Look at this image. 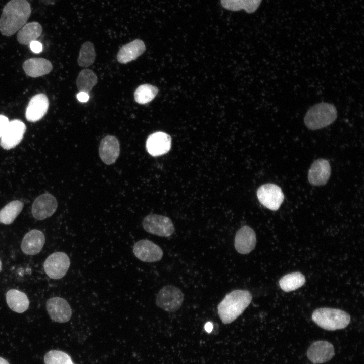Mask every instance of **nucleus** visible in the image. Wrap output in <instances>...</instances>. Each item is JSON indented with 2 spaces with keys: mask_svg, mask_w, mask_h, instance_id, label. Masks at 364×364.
<instances>
[{
  "mask_svg": "<svg viewBox=\"0 0 364 364\" xmlns=\"http://www.w3.org/2000/svg\"><path fill=\"white\" fill-rule=\"evenodd\" d=\"M0 364H9V363L5 359L0 357Z\"/></svg>",
  "mask_w": 364,
  "mask_h": 364,
  "instance_id": "35",
  "label": "nucleus"
},
{
  "mask_svg": "<svg viewBox=\"0 0 364 364\" xmlns=\"http://www.w3.org/2000/svg\"><path fill=\"white\" fill-rule=\"evenodd\" d=\"M145 50L144 42L142 40L135 39L120 49L117 59L119 63L126 64L136 59Z\"/></svg>",
  "mask_w": 364,
  "mask_h": 364,
  "instance_id": "20",
  "label": "nucleus"
},
{
  "mask_svg": "<svg viewBox=\"0 0 364 364\" xmlns=\"http://www.w3.org/2000/svg\"><path fill=\"white\" fill-rule=\"evenodd\" d=\"M331 166L329 161L320 158L313 162L309 169L308 180L312 186L325 185L331 175Z\"/></svg>",
  "mask_w": 364,
  "mask_h": 364,
  "instance_id": "17",
  "label": "nucleus"
},
{
  "mask_svg": "<svg viewBox=\"0 0 364 364\" xmlns=\"http://www.w3.org/2000/svg\"><path fill=\"white\" fill-rule=\"evenodd\" d=\"M97 77L90 69H85L80 72L76 80L77 87L79 92L87 93L91 90L97 83Z\"/></svg>",
  "mask_w": 364,
  "mask_h": 364,
  "instance_id": "27",
  "label": "nucleus"
},
{
  "mask_svg": "<svg viewBox=\"0 0 364 364\" xmlns=\"http://www.w3.org/2000/svg\"><path fill=\"white\" fill-rule=\"evenodd\" d=\"M70 265L68 255L62 252H55L48 257L44 262L46 274L51 278L59 279L67 273Z\"/></svg>",
  "mask_w": 364,
  "mask_h": 364,
  "instance_id": "7",
  "label": "nucleus"
},
{
  "mask_svg": "<svg viewBox=\"0 0 364 364\" xmlns=\"http://www.w3.org/2000/svg\"><path fill=\"white\" fill-rule=\"evenodd\" d=\"M42 32V28L40 24L37 22H29L19 29L17 39L21 44H30L31 42L36 40Z\"/></svg>",
  "mask_w": 364,
  "mask_h": 364,
  "instance_id": "23",
  "label": "nucleus"
},
{
  "mask_svg": "<svg viewBox=\"0 0 364 364\" xmlns=\"http://www.w3.org/2000/svg\"><path fill=\"white\" fill-rule=\"evenodd\" d=\"M26 129V125L20 120L15 119L9 121L1 137V147L6 150L16 147L23 139Z\"/></svg>",
  "mask_w": 364,
  "mask_h": 364,
  "instance_id": "9",
  "label": "nucleus"
},
{
  "mask_svg": "<svg viewBox=\"0 0 364 364\" xmlns=\"http://www.w3.org/2000/svg\"><path fill=\"white\" fill-rule=\"evenodd\" d=\"M1 270H2V262L0 260V272H1Z\"/></svg>",
  "mask_w": 364,
  "mask_h": 364,
  "instance_id": "36",
  "label": "nucleus"
},
{
  "mask_svg": "<svg viewBox=\"0 0 364 364\" xmlns=\"http://www.w3.org/2000/svg\"><path fill=\"white\" fill-rule=\"evenodd\" d=\"M46 308L51 318L58 323H66L72 316V309L68 302L64 298L54 297L49 299Z\"/></svg>",
  "mask_w": 364,
  "mask_h": 364,
  "instance_id": "11",
  "label": "nucleus"
},
{
  "mask_svg": "<svg viewBox=\"0 0 364 364\" xmlns=\"http://www.w3.org/2000/svg\"><path fill=\"white\" fill-rule=\"evenodd\" d=\"M23 207L20 201L15 200L7 204L0 210V223L10 224L19 214Z\"/></svg>",
  "mask_w": 364,
  "mask_h": 364,
  "instance_id": "25",
  "label": "nucleus"
},
{
  "mask_svg": "<svg viewBox=\"0 0 364 364\" xmlns=\"http://www.w3.org/2000/svg\"><path fill=\"white\" fill-rule=\"evenodd\" d=\"M49 102L47 96L38 94L30 100L26 108L25 116L27 121L36 122L46 115L49 108Z\"/></svg>",
  "mask_w": 364,
  "mask_h": 364,
  "instance_id": "18",
  "label": "nucleus"
},
{
  "mask_svg": "<svg viewBox=\"0 0 364 364\" xmlns=\"http://www.w3.org/2000/svg\"><path fill=\"white\" fill-rule=\"evenodd\" d=\"M45 364H74L69 355L65 352L52 350L44 356Z\"/></svg>",
  "mask_w": 364,
  "mask_h": 364,
  "instance_id": "30",
  "label": "nucleus"
},
{
  "mask_svg": "<svg viewBox=\"0 0 364 364\" xmlns=\"http://www.w3.org/2000/svg\"><path fill=\"white\" fill-rule=\"evenodd\" d=\"M95 57L96 53L93 44L86 41L80 48L78 63L81 67H87L93 64Z\"/></svg>",
  "mask_w": 364,
  "mask_h": 364,
  "instance_id": "29",
  "label": "nucleus"
},
{
  "mask_svg": "<svg viewBox=\"0 0 364 364\" xmlns=\"http://www.w3.org/2000/svg\"><path fill=\"white\" fill-rule=\"evenodd\" d=\"M257 196L261 204L271 210H278L284 198L281 188L270 183L261 186L257 191Z\"/></svg>",
  "mask_w": 364,
  "mask_h": 364,
  "instance_id": "8",
  "label": "nucleus"
},
{
  "mask_svg": "<svg viewBox=\"0 0 364 364\" xmlns=\"http://www.w3.org/2000/svg\"><path fill=\"white\" fill-rule=\"evenodd\" d=\"M30 48L31 51L35 53H39L42 50L41 43L36 40L33 41L30 43Z\"/></svg>",
  "mask_w": 364,
  "mask_h": 364,
  "instance_id": "32",
  "label": "nucleus"
},
{
  "mask_svg": "<svg viewBox=\"0 0 364 364\" xmlns=\"http://www.w3.org/2000/svg\"><path fill=\"white\" fill-rule=\"evenodd\" d=\"M305 282L304 276L299 272L285 275L279 281L281 288L285 292L295 290L303 286Z\"/></svg>",
  "mask_w": 364,
  "mask_h": 364,
  "instance_id": "26",
  "label": "nucleus"
},
{
  "mask_svg": "<svg viewBox=\"0 0 364 364\" xmlns=\"http://www.w3.org/2000/svg\"><path fill=\"white\" fill-rule=\"evenodd\" d=\"M252 296L247 290L237 289L228 294L217 306L219 318L224 324L237 318L249 306Z\"/></svg>",
  "mask_w": 364,
  "mask_h": 364,
  "instance_id": "2",
  "label": "nucleus"
},
{
  "mask_svg": "<svg viewBox=\"0 0 364 364\" xmlns=\"http://www.w3.org/2000/svg\"><path fill=\"white\" fill-rule=\"evenodd\" d=\"M78 100L81 102H87L89 99L88 93L79 92L76 95Z\"/></svg>",
  "mask_w": 364,
  "mask_h": 364,
  "instance_id": "33",
  "label": "nucleus"
},
{
  "mask_svg": "<svg viewBox=\"0 0 364 364\" xmlns=\"http://www.w3.org/2000/svg\"><path fill=\"white\" fill-rule=\"evenodd\" d=\"M120 151V143L116 136L107 135L101 140L99 155L101 160L106 165H111L116 162Z\"/></svg>",
  "mask_w": 364,
  "mask_h": 364,
  "instance_id": "13",
  "label": "nucleus"
},
{
  "mask_svg": "<svg viewBox=\"0 0 364 364\" xmlns=\"http://www.w3.org/2000/svg\"><path fill=\"white\" fill-rule=\"evenodd\" d=\"M9 122V119L6 116L0 115V138L4 132Z\"/></svg>",
  "mask_w": 364,
  "mask_h": 364,
  "instance_id": "31",
  "label": "nucleus"
},
{
  "mask_svg": "<svg viewBox=\"0 0 364 364\" xmlns=\"http://www.w3.org/2000/svg\"><path fill=\"white\" fill-rule=\"evenodd\" d=\"M31 13L27 0H10L4 7L0 17V32L6 36L14 34L25 24Z\"/></svg>",
  "mask_w": 364,
  "mask_h": 364,
  "instance_id": "1",
  "label": "nucleus"
},
{
  "mask_svg": "<svg viewBox=\"0 0 364 364\" xmlns=\"http://www.w3.org/2000/svg\"><path fill=\"white\" fill-rule=\"evenodd\" d=\"M133 252L138 259L146 262L159 261L163 254L158 245L147 239L136 242L133 245Z\"/></svg>",
  "mask_w": 364,
  "mask_h": 364,
  "instance_id": "10",
  "label": "nucleus"
},
{
  "mask_svg": "<svg viewBox=\"0 0 364 364\" xmlns=\"http://www.w3.org/2000/svg\"><path fill=\"white\" fill-rule=\"evenodd\" d=\"M6 299L8 306L14 312L23 313L29 307V301L27 295L18 290H9L6 293Z\"/></svg>",
  "mask_w": 364,
  "mask_h": 364,
  "instance_id": "22",
  "label": "nucleus"
},
{
  "mask_svg": "<svg viewBox=\"0 0 364 364\" xmlns=\"http://www.w3.org/2000/svg\"><path fill=\"white\" fill-rule=\"evenodd\" d=\"M142 225L147 232L160 237H168L174 232L171 220L166 216L151 214L143 220Z\"/></svg>",
  "mask_w": 364,
  "mask_h": 364,
  "instance_id": "6",
  "label": "nucleus"
},
{
  "mask_svg": "<svg viewBox=\"0 0 364 364\" xmlns=\"http://www.w3.org/2000/svg\"><path fill=\"white\" fill-rule=\"evenodd\" d=\"M337 117V111L334 105L321 102L308 109L304 116V122L308 129L316 130L330 125Z\"/></svg>",
  "mask_w": 364,
  "mask_h": 364,
  "instance_id": "3",
  "label": "nucleus"
},
{
  "mask_svg": "<svg viewBox=\"0 0 364 364\" xmlns=\"http://www.w3.org/2000/svg\"><path fill=\"white\" fill-rule=\"evenodd\" d=\"M256 243V234L252 228L244 226L236 232L234 246L238 253L241 254L249 253L254 249Z\"/></svg>",
  "mask_w": 364,
  "mask_h": 364,
  "instance_id": "15",
  "label": "nucleus"
},
{
  "mask_svg": "<svg viewBox=\"0 0 364 364\" xmlns=\"http://www.w3.org/2000/svg\"><path fill=\"white\" fill-rule=\"evenodd\" d=\"M45 242L43 233L39 230L34 229L30 231L23 237L21 248L23 253L33 255L38 253L42 249Z\"/></svg>",
  "mask_w": 364,
  "mask_h": 364,
  "instance_id": "19",
  "label": "nucleus"
},
{
  "mask_svg": "<svg viewBox=\"0 0 364 364\" xmlns=\"http://www.w3.org/2000/svg\"><path fill=\"white\" fill-rule=\"evenodd\" d=\"M158 92V88L155 86L149 84H142L134 92V100L139 104H146L153 100Z\"/></svg>",
  "mask_w": 364,
  "mask_h": 364,
  "instance_id": "28",
  "label": "nucleus"
},
{
  "mask_svg": "<svg viewBox=\"0 0 364 364\" xmlns=\"http://www.w3.org/2000/svg\"><path fill=\"white\" fill-rule=\"evenodd\" d=\"M262 0H220L221 6L232 11L244 10L248 13H253L260 6Z\"/></svg>",
  "mask_w": 364,
  "mask_h": 364,
  "instance_id": "24",
  "label": "nucleus"
},
{
  "mask_svg": "<svg viewBox=\"0 0 364 364\" xmlns=\"http://www.w3.org/2000/svg\"><path fill=\"white\" fill-rule=\"evenodd\" d=\"M171 138L163 132H156L147 138L146 148L152 156H159L167 153L170 149Z\"/></svg>",
  "mask_w": 364,
  "mask_h": 364,
  "instance_id": "14",
  "label": "nucleus"
},
{
  "mask_svg": "<svg viewBox=\"0 0 364 364\" xmlns=\"http://www.w3.org/2000/svg\"><path fill=\"white\" fill-rule=\"evenodd\" d=\"M312 319L318 326L327 330L342 329L348 326L350 315L338 309L321 308L314 311Z\"/></svg>",
  "mask_w": 364,
  "mask_h": 364,
  "instance_id": "4",
  "label": "nucleus"
},
{
  "mask_svg": "<svg viewBox=\"0 0 364 364\" xmlns=\"http://www.w3.org/2000/svg\"><path fill=\"white\" fill-rule=\"evenodd\" d=\"M58 206L56 199L49 193L43 194L34 201L32 206V214L37 220H43L51 216Z\"/></svg>",
  "mask_w": 364,
  "mask_h": 364,
  "instance_id": "12",
  "label": "nucleus"
},
{
  "mask_svg": "<svg viewBox=\"0 0 364 364\" xmlns=\"http://www.w3.org/2000/svg\"><path fill=\"white\" fill-rule=\"evenodd\" d=\"M333 345L327 341L313 343L307 351L308 359L314 363H323L330 360L334 355Z\"/></svg>",
  "mask_w": 364,
  "mask_h": 364,
  "instance_id": "16",
  "label": "nucleus"
},
{
  "mask_svg": "<svg viewBox=\"0 0 364 364\" xmlns=\"http://www.w3.org/2000/svg\"><path fill=\"white\" fill-rule=\"evenodd\" d=\"M183 300L184 294L179 288L172 285H166L159 291L156 304L165 311L174 312L180 307Z\"/></svg>",
  "mask_w": 364,
  "mask_h": 364,
  "instance_id": "5",
  "label": "nucleus"
},
{
  "mask_svg": "<svg viewBox=\"0 0 364 364\" xmlns=\"http://www.w3.org/2000/svg\"><path fill=\"white\" fill-rule=\"evenodd\" d=\"M204 328H205V330L207 332L209 333V332H211V331L213 329V325L211 323L208 322L205 325Z\"/></svg>",
  "mask_w": 364,
  "mask_h": 364,
  "instance_id": "34",
  "label": "nucleus"
},
{
  "mask_svg": "<svg viewBox=\"0 0 364 364\" xmlns=\"http://www.w3.org/2000/svg\"><path fill=\"white\" fill-rule=\"evenodd\" d=\"M23 68L27 75L35 78L50 73L53 69V66L48 60L33 58L28 59L24 62Z\"/></svg>",
  "mask_w": 364,
  "mask_h": 364,
  "instance_id": "21",
  "label": "nucleus"
}]
</instances>
